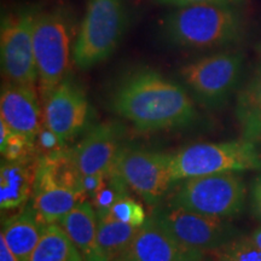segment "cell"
Segmentation results:
<instances>
[{"mask_svg":"<svg viewBox=\"0 0 261 261\" xmlns=\"http://www.w3.org/2000/svg\"><path fill=\"white\" fill-rule=\"evenodd\" d=\"M110 107L140 132L185 126L197 116L184 87L148 67L127 71L116 81Z\"/></svg>","mask_w":261,"mask_h":261,"instance_id":"obj_1","label":"cell"},{"mask_svg":"<svg viewBox=\"0 0 261 261\" xmlns=\"http://www.w3.org/2000/svg\"><path fill=\"white\" fill-rule=\"evenodd\" d=\"M160 31L174 46L211 50L241 41L246 22L237 5L202 3L173 8L162 18Z\"/></svg>","mask_w":261,"mask_h":261,"instance_id":"obj_2","label":"cell"},{"mask_svg":"<svg viewBox=\"0 0 261 261\" xmlns=\"http://www.w3.org/2000/svg\"><path fill=\"white\" fill-rule=\"evenodd\" d=\"M74 22L62 6L37 10L33 41L41 103L67 77L77 34Z\"/></svg>","mask_w":261,"mask_h":261,"instance_id":"obj_3","label":"cell"},{"mask_svg":"<svg viewBox=\"0 0 261 261\" xmlns=\"http://www.w3.org/2000/svg\"><path fill=\"white\" fill-rule=\"evenodd\" d=\"M128 25L126 0H89L74 44L73 61L86 70L108 60Z\"/></svg>","mask_w":261,"mask_h":261,"instance_id":"obj_4","label":"cell"},{"mask_svg":"<svg viewBox=\"0 0 261 261\" xmlns=\"http://www.w3.org/2000/svg\"><path fill=\"white\" fill-rule=\"evenodd\" d=\"M246 197L243 178L237 172H226L177 181L167 194L166 204L228 219L243 211Z\"/></svg>","mask_w":261,"mask_h":261,"instance_id":"obj_5","label":"cell"},{"mask_svg":"<svg viewBox=\"0 0 261 261\" xmlns=\"http://www.w3.org/2000/svg\"><path fill=\"white\" fill-rule=\"evenodd\" d=\"M175 181L226 172L261 171V152L249 139L197 143L172 154Z\"/></svg>","mask_w":261,"mask_h":261,"instance_id":"obj_6","label":"cell"},{"mask_svg":"<svg viewBox=\"0 0 261 261\" xmlns=\"http://www.w3.org/2000/svg\"><path fill=\"white\" fill-rule=\"evenodd\" d=\"M240 51H220L185 64L180 76L192 94L207 107H219L236 91L243 74Z\"/></svg>","mask_w":261,"mask_h":261,"instance_id":"obj_7","label":"cell"},{"mask_svg":"<svg viewBox=\"0 0 261 261\" xmlns=\"http://www.w3.org/2000/svg\"><path fill=\"white\" fill-rule=\"evenodd\" d=\"M35 8L6 12L0 27V57L3 75L8 83L38 87L34 32Z\"/></svg>","mask_w":261,"mask_h":261,"instance_id":"obj_8","label":"cell"},{"mask_svg":"<svg viewBox=\"0 0 261 261\" xmlns=\"http://www.w3.org/2000/svg\"><path fill=\"white\" fill-rule=\"evenodd\" d=\"M151 218L181 244L204 253H210L240 236V231L226 219L166 203L156 205Z\"/></svg>","mask_w":261,"mask_h":261,"instance_id":"obj_9","label":"cell"},{"mask_svg":"<svg viewBox=\"0 0 261 261\" xmlns=\"http://www.w3.org/2000/svg\"><path fill=\"white\" fill-rule=\"evenodd\" d=\"M116 171L130 190L146 203L156 207L175 184L172 154L149 150H122Z\"/></svg>","mask_w":261,"mask_h":261,"instance_id":"obj_10","label":"cell"},{"mask_svg":"<svg viewBox=\"0 0 261 261\" xmlns=\"http://www.w3.org/2000/svg\"><path fill=\"white\" fill-rule=\"evenodd\" d=\"M44 125L64 146L81 132L89 120V100L84 90L65 79L42 102Z\"/></svg>","mask_w":261,"mask_h":261,"instance_id":"obj_11","label":"cell"},{"mask_svg":"<svg viewBox=\"0 0 261 261\" xmlns=\"http://www.w3.org/2000/svg\"><path fill=\"white\" fill-rule=\"evenodd\" d=\"M70 150L81 177L106 174L115 168L122 151L120 127L112 122L99 123Z\"/></svg>","mask_w":261,"mask_h":261,"instance_id":"obj_12","label":"cell"},{"mask_svg":"<svg viewBox=\"0 0 261 261\" xmlns=\"http://www.w3.org/2000/svg\"><path fill=\"white\" fill-rule=\"evenodd\" d=\"M207 253L192 249L159 225L151 217L137 231L120 261H192Z\"/></svg>","mask_w":261,"mask_h":261,"instance_id":"obj_13","label":"cell"},{"mask_svg":"<svg viewBox=\"0 0 261 261\" xmlns=\"http://www.w3.org/2000/svg\"><path fill=\"white\" fill-rule=\"evenodd\" d=\"M40 100L37 86L5 81L0 96V119L12 132L35 140L45 126Z\"/></svg>","mask_w":261,"mask_h":261,"instance_id":"obj_14","label":"cell"},{"mask_svg":"<svg viewBox=\"0 0 261 261\" xmlns=\"http://www.w3.org/2000/svg\"><path fill=\"white\" fill-rule=\"evenodd\" d=\"M84 201L87 200L81 192L55 181L37 167L31 204L42 225L60 224L65 215Z\"/></svg>","mask_w":261,"mask_h":261,"instance_id":"obj_15","label":"cell"},{"mask_svg":"<svg viewBox=\"0 0 261 261\" xmlns=\"http://www.w3.org/2000/svg\"><path fill=\"white\" fill-rule=\"evenodd\" d=\"M32 204H24L17 213L3 220L2 236L18 261L31 260L33 250L44 232Z\"/></svg>","mask_w":261,"mask_h":261,"instance_id":"obj_16","label":"cell"},{"mask_svg":"<svg viewBox=\"0 0 261 261\" xmlns=\"http://www.w3.org/2000/svg\"><path fill=\"white\" fill-rule=\"evenodd\" d=\"M38 161H3L0 168V208L3 211L17 210L27 204L34 189Z\"/></svg>","mask_w":261,"mask_h":261,"instance_id":"obj_17","label":"cell"},{"mask_svg":"<svg viewBox=\"0 0 261 261\" xmlns=\"http://www.w3.org/2000/svg\"><path fill=\"white\" fill-rule=\"evenodd\" d=\"M60 225L77 248L83 261H98V215L91 202H80L61 220Z\"/></svg>","mask_w":261,"mask_h":261,"instance_id":"obj_18","label":"cell"},{"mask_svg":"<svg viewBox=\"0 0 261 261\" xmlns=\"http://www.w3.org/2000/svg\"><path fill=\"white\" fill-rule=\"evenodd\" d=\"M236 116L244 138H261V63L237 94Z\"/></svg>","mask_w":261,"mask_h":261,"instance_id":"obj_19","label":"cell"},{"mask_svg":"<svg viewBox=\"0 0 261 261\" xmlns=\"http://www.w3.org/2000/svg\"><path fill=\"white\" fill-rule=\"evenodd\" d=\"M138 228L109 218L98 220L96 242L98 261H115L121 256Z\"/></svg>","mask_w":261,"mask_h":261,"instance_id":"obj_20","label":"cell"},{"mask_svg":"<svg viewBox=\"0 0 261 261\" xmlns=\"http://www.w3.org/2000/svg\"><path fill=\"white\" fill-rule=\"evenodd\" d=\"M29 261H83L81 254L58 224L46 225Z\"/></svg>","mask_w":261,"mask_h":261,"instance_id":"obj_21","label":"cell"},{"mask_svg":"<svg viewBox=\"0 0 261 261\" xmlns=\"http://www.w3.org/2000/svg\"><path fill=\"white\" fill-rule=\"evenodd\" d=\"M126 195H128V185L116 168L103 174L99 187L91 197V203L97 212L98 220L106 217L112 205Z\"/></svg>","mask_w":261,"mask_h":261,"instance_id":"obj_22","label":"cell"},{"mask_svg":"<svg viewBox=\"0 0 261 261\" xmlns=\"http://www.w3.org/2000/svg\"><path fill=\"white\" fill-rule=\"evenodd\" d=\"M208 254L215 261H261V249L252 237L241 234Z\"/></svg>","mask_w":261,"mask_h":261,"instance_id":"obj_23","label":"cell"},{"mask_svg":"<svg viewBox=\"0 0 261 261\" xmlns=\"http://www.w3.org/2000/svg\"><path fill=\"white\" fill-rule=\"evenodd\" d=\"M3 158L11 162H32L40 158L35 140L12 132L4 148L0 149Z\"/></svg>","mask_w":261,"mask_h":261,"instance_id":"obj_24","label":"cell"},{"mask_svg":"<svg viewBox=\"0 0 261 261\" xmlns=\"http://www.w3.org/2000/svg\"><path fill=\"white\" fill-rule=\"evenodd\" d=\"M104 218H109V219L132 225L136 227H140L146 221L145 211L143 205L128 195L123 196L119 201H116Z\"/></svg>","mask_w":261,"mask_h":261,"instance_id":"obj_25","label":"cell"},{"mask_svg":"<svg viewBox=\"0 0 261 261\" xmlns=\"http://www.w3.org/2000/svg\"><path fill=\"white\" fill-rule=\"evenodd\" d=\"M156 4L169 6V8H178L191 4H202V3H212V4H230L240 5L243 0H154Z\"/></svg>","mask_w":261,"mask_h":261,"instance_id":"obj_26","label":"cell"},{"mask_svg":"<svg viewBox=\"0 0 261 261\" xmlns=\"http://www.w3.org/2000/svg\"><path fill=\"white\" fill-rule=\"evenodd\" d=\"M250 198H252V207L254 214L261 220V175L256 177L252 182Z\"/></svg>","mask_w":261,"mask_h":261,"instance_id":"obj_27","label":"cell"},{"mask_svg":"<svg viewBox=\"0 0 261 261\" xmlns=\"http://www.w3.org/2000/svg\"><path fill=\"white\" fill-rule=\"evenodd\" d=\"M0 261H18L2 236H0Z\"/></svg>","mask_w":261,"mask_h":261,"instance_id":"obj_28","label":"cell"},{"mask_svg":"<svg viewBox=\"0 0 261 261\" xmlns=\"http://www.w3.org/2000/svg\"><path fill=\"white\" fill-rule=\"evenodd\" d=\"M250 237H252L254 243H255L256 246L261 249V226L255 228V230L253 231V233L250 234Z\"/></svg>","mask_w":261,"mask_h":261,"instance_id":"obj_29","label":"cell"},{"mask_svg":"<svg viewBox=\"0 0 261 261\" xmlns=\"http://www.w3.org/2000/svg\"><path fill=\"white\" fill-rule=\"evenodd\" d=\"M192 261H215L213 257H212L210 254H205V255H203V256H201V257H198V259H195V260H192Z\"/></svg>","mask_w":261,"mask_h":261,"instance_id":"obj_30","label":"cell"},{"mask_svg":"<svg viewBox=\"0 0 261 261\" xmlns=\"http://www.w3.org/2000/svg\"><path fill=\"white\" fill-rule=\"evenodd\" d=\"M115 261H120V260H115Z\"/></svg>","mask_w":261,"mask_h":261,"instance_id":"obj_31","label":"cell"}]
</instances>
